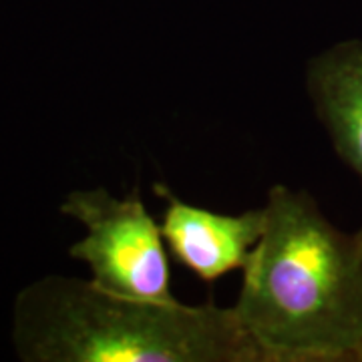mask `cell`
<instances>
[{"label":"cell","mask_w":362,"mask_h":362,"mask_svg":"<svg viewBox=\"0 0 362 362\" xmlns=\"http://www.w3.org/2000/svg\"><path fill=\"white\" fill-rule=\"evenodd\" d=\"M264 214L232 306L258 362H362V228L340 230L286 185Z\"/></svg>","instance_id":"cell-1"},{"label":"cell","mask_w":362,"mask_h":362,"mask_svg":"<svg viewBox=\"0 0 362 362\" xmlns=\"http://www.w3.org/2000/svg\"><path fill=\"white\" fill-rule=\"evenodd\" d=\"M13 342L25 362H258L232 306L141 300L59 274L16 294Z\"/></svg>","instance_id":"cell-2"},{"label":"cell","mask_w":362,"mask_h":362,"mask_svg":"<svg viewBox=\"0 0 362 362\" xmlns=\"http://www.w3.org/2000/svg\"><path fill=\"white\" fill-rule=\"evenodd\" d=\"M61 214L78 221L85 235L69 247L85 262L90 280L123 296L173 302L171 268L161 226L143 206L139 192L117 197L105 187L75 189Z\"/></svg>","instance_id":"cell-3"},{"label":"cell","mask_w":362,"mask_h":362,"mask_svg":"<svg viewBox=\"0 0 362 362\" xmlns=\"http://www.w3.org/2000/svg\"><path fill=\"white\" fill-rule=\"evenodd\" d=\"M153 192L165 202L159 223L165 246L185 270L214 284L226 274L246 268L264 233V207L230 216L183 202L165 183H156Z\"/></svg>","instance_id":"cell-4"},{"label":"cell","mask_w":362,"mask_h":362,"mask_svg":"<svg viewBox=\"0 0 362 362\" xmlns=\"http://www.w3.org/2000/svg\"><path fill=\"white\" fill-rule=\"evenodd\" d=\"M306 90L337 156L362 183V40H342L312 57Z\"/></svg>","instance_id":"cell-5"}]
</instances>
